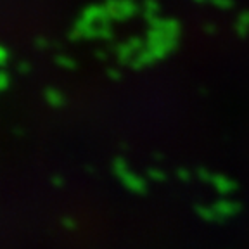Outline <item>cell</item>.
<instances>
[{"instance_id":"2","label":"cell","mask_w":249,"mask_h":249,"mask_svg":"<svg viewBox=\"0 0 249 249\" xmlns=\"http://www.w3.org/2000/svg\"><path fill=\"white\" fill-rule=\"evenodd\" d=\"M214 180H211V182L216 185L218 191H222V194H229V192H232L233 189H235V183L232 182V180H227V178H220V177H213Z\"/></svg>"},{"instance_id":"1","label":"cell","mask_w":249,"mask_h":249,"mask_svg":"<svg viewBox=\"0 0 249 249\" xmlns=\"http://www.w3.org/2000/svg\"><path fill=\"white\" fill-rule=\"evenodd\" d=\"M116 171H118V175L123 178V182L126 183V185L132 189V191H135V192H144L145 191V187H144V183L140 182V178H137L135 175H132L128 170H126V164L123 166V161L121 160H118L116 163Z\"/></svg>"},{"instance_id":"3","label":"cell","mask_w":249,"mask_h":249,"mask_svg":"<svg viewBox=\"0 0 249 249\" xmlns=\"http://www.w3.org/2000/svg\"><path fill=\"white\" fill-rule=\"evenodd\" d=\"M47 101L51 102L52 106H55V107H59V106L64 104V101H66V99L62 97L59 92H51V90H49V92H47Z\"/></svg>"}]
</instances>
